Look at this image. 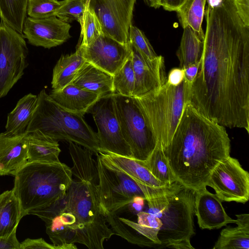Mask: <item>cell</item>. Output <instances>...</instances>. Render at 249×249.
I'll return each mask as SVG.
<instances>
[{
  "label": "cell",
  "mask_w": 249,
  "mask_h": 249,
  "mask_svg": "<svg viewBox=\"0 0 249 249\" xmlns=\"http://www.w3.org/2000/svg\"><path fill=\"white\" fill-rule=\"evenodd\" d=\"M85 61L77 50L74 53L61 55L53 69L51 82L53 89H60L72 83Z\"/></svg>",
  "instance_id": "cell-29"
},
{
  "label": "cell",
  "mask_w": 249,
  "mask_h": 249,
  "mask_svg": "<svg viewBox=\"0 0 249 249\" xmlns=\"http://www.w3.org/2000/svg\"><path fill=\"white\" fill-rule=\"evenodd\" d=\"M191 84L184 79L174 86L166 82L160 88L135 96L148 124L164 149L170 142L189 101Z\"/></svg>",
  "instance_id": "cell-7"
},
{
  "label": "cell",
  "mask_w": 249,
  "mask_h": 249,
  "mask_svg": "<svg viewBox=\"0 0 249 249\" xmlns=\"http://www.w3.org/2000/svg\"><path fill=\"white\" fill-rule=\"evenodd\" d=\"M71 25L55 16L36 18L27 17L22 35L35 46L50 49L60 45L71 37Z\"/></svg>",
  "instance_id": "cell-17"
},
{
  "label": "cell",
  "mask_w": 249,
  "mask_h": 249,
  "mask_svg": "<svg viewBox=\"0 0 249 249\" xmlns=\"http://www.w3.org/2000/svg\"><path fill=\"white\" fill-rule=\"evenodd\" d=\"M97 184L72 178L64 196L49 208L50 219L69 244L79 243L89 249H103L114 232L107 224Z\"/></svg>",
  "instance_id": "cell-3"
},
{
  "label": "cell",
  "mask_w": 249,
  "mask_h": 249,
  "mask_svg": "<svg viewBox=\"0 0 249 249\" xmlns=\"http://www.w3.org/2000/svg\"><path fill=\"white\" fill-rule=\"evenodd\" d=\"M129 43L148 59L152 60L158 56L142 31L133 25L129 31Z\"/></svg>",
  "instance_id": "cell-37"
},
{
  "label": "cell",
  "mask_w": 249,
  "mask_h": 249,
  "mask_svg": "<svg viewBox=\"0 0 249 249\" xmlns=\"http://www.w3.org/2000/svg\"><path fill=\"white\" fill-rule=\"evenodd\" d=\"M184 79V69L181 68H173L168 73L167 82L172 86L179 85Z\"/></svg>",
  "instance_id": "cell-39"
},
{
  "label": "cell",
  "mask_w": 249,
  "mask_h": 249,
  "mask_svg": "<svg viewBox=\"0 0 249 249\" xmlns=\"http://www.w3.org/2000/svg\"><path fill=\"white\" fill-rule=\"evenodd\" d=\"M140 161L156 179L164 184L171 185L177 182L169 167L160 142H158L149 157L145 161Z\"/></svg>",
  "instance_id": "cell-30"
},
{
  "label": "cell",
  "mask_w": 249,
  "mask_h": 249,
  "mask_svg": "<svg viewBox=\"0 0 249 249\" xmlns=\"http://www.w3.org/2000/svg\"><path fill=\"white\" fill-rule=\"evenodd\" d=\"M1 17L0 13V22L1 21Z\"/></svg>",
  "instance_id": "cell-46"
},
{
  "label": "cell",
  "mask_w": 249,
  "mask_h": 249,
  "mask_svg": "<svg viewBox=\"0 0 249 249\" xmlns=\"http://www.w3.org/2000/svg\"><path fill=\"white\" fill-rule=\"evenodd\" d=\"M28 49L22 34L0 22V98L21 79L28 66Z\"/></svg>",
  "instance_id": "cell-9"
},
{
  "label": "cell",
  "mask_w": 249,
  "mask_h": 249,
  "mask_svg": "<svg viewBox=\"0 0 249 249\" xmlns=\"http://www.w3.org/2000/svg\"><path fill=\"white\" fill-rule=\"evenodd\" d=\"M195 191L181 185L166 194L146 200L145 210L161 222L158 233L160 248L194 249L190 239L195 234Z\"/></svg>",
  "instance_id": "cell-5"
},
{
  "label": "cell",
  "mask_w": 249,
  "mask_h": 249,
  "mask_svg": "<svg viewBox=\"0 0 249 249\" xmlns=\"http://www.w3.org/2000/svg\"><path fill=\"white\" fill-rule=\"evenodd\" d=\"M56 249L53 245L46 242L42 238L38 239L27 238L20 243L19 249Z\"/></svg>",
  "instance_id": "cell-38"
},
{
  "label": "cell",
  "mask_w": 249,
  "mask_h": 249,
  "mask_svg": "<svg viewBox=\"0 0 249 249\" xmlns=\"http://www.w3.org/2000/svg\"><path fill=\"white\" fill-rule=\"evenodd\" d=\"M27 133L36 132L58 141L72 142L97 155L100 146L97 133L88 125L84 115L69 111L55 102L42 89Z\"/></svg>",
  "instance_id": "cell-6"
},
{
  "label": "cell",
  "mask_w": 249,
  "mask_h": 249,
  "mask_svg": "<svg viewBox=\"0 0 249 249\" xmlns=\"http://www.w3.org/2000/svg\"><path fill=\"white\" fill-rule=\"evenodd\" d=\"M113 85L115 92L124 96H132L135 76L132 62V52L123 66L113 75Z\"/></svg>",
  "instance_id": "cell-33"
},
{
  "label": "cell",
  "mask_w": 249,
  "mask_h": 249,
  "mask_svg": "<svg viewBox=\"0 0 249 249\" xmlns=\"http://www.w3.org/2000/svg\"><path fill=\"white\" fill-rule=\"evenodd\" d=\"M96 156L98 173L97 188L105 215L116 212L130 202L136 196L146 199L143 191L133 179L108 166L98 155Z\"/></svg>",
  "instance_id": "cell-10"
},
{
  "label": "cell",
  "mask_w": 249,
  "mask_h": 249,
  "mask_svg": "<svg viewBox=\"0 0 249 249\" xmlns=\"http://www.w3.org/2000/svg\"><path fill=\"white\" fill-rule=\"evenodd\" d=\"M23 217L19 201L13 188L0 195V237H7L17 231Z\"/></svg>",
  "instance_id": "cell-27"
},
{
  "label": "cell",
  "mask_w": 249,
  "mask_h": 249,
  "mask_svg": "<svg viewBox=\"0 0 249 249\" xmlns=\"http://www.w3.org/2000/svg\"><path fill=\"white\" fill-rule=\"evenodd\" d=\"M195 213L197 223L202 229H219L235 219L226 213L222 201L216 195L210 192L206 187L195 191Z\"/></svg>",
  "instance_id": "cell-19"
},
{
  "label": "cell",
  "mask_w": 249,
  "mask_h": 249,
  "mask_svg": "<svg viewBox=\"0 0 249 249\" xmlns=\"http://www.w3.org/2000/svg\"><path fill=\"white\" fill-rule=\"evenodd\" d=\"M130 45L135 76L132 96H140L160 88L166 82L164 60L161 55L152 60L148 59Z\"/></svg>",
  "instance_id": "cell-18"
},
{
  "label": "cell",
  "mask_w": 249,
  "mask_h": 249,
  "mask_svg": "<svg viewBox=\"0 0 249 249\" xmlns=\"http://www.w3.org/2000/svg\"><path fill=\"white\" fill-rule=\"evenodd\" d=\"M186 0H159V7L162 6L169 11H177Z\"/></svg>",
  "instance_id": "cell-41"
},
{
  "label": "cell",
  "mask_w": 249,
  "mask_h": 249,
  "mask_svg": "<svg viewBox=\"0 0 249 249\" xmlns=\"http://www.w3.org/2000/svg\"><path fill=\"white\" fill-rule=\"evenodd\" d=\"M62 3L63 0H27V16L36 18L55 16Z\"/></svg>",
  "instance_id": "cell-35"
},
{
  "label": "cell",
  "mask_w": 249,
  "mask_h": 249,
  "mask_svg": "<svg viewBox=\"0 0 249 249\" xmlns=\"http://www.w3.org/2000/svg\"><path fill=\"white\" fill-rule=\"evenodd\" d=\"M183 28V33L176 55L180 68L184 69L200 61L204 51V33H198L189 26Z\"/></svg>",
  "instance_id": "cell-26"
},
{
  "label": "cell",
  "mask_w": 249,
  "mask_h": 249,
  "mask_svg": "<svg viewBox=\"0 0 249 249\" xmlns=\"http://www.w3.org/2000/svg\"><path fill=\"white\" fill-rule=\"evenodd\" d=\"M60 152L58 141L40 133H28V162H59Z\"/></svg>",
  "instance_id": "cell-25"
},
{
  "label": "cell",
  "mask_w": 249,
  "mask_h": 249,
  "mask_svg": "<svg viewBox=\"0 0 249 249\" xmlns=\"http://www.w3.org/2000/svg\"><path fill=\"white\" fill-rule=\"evenodd\" d=\"M85 60L113 75L131 54L130 43L123 44L104 34L87 46L77 49Z\"/></svg>",
  "instance_id": "cell-16"
},
{
  "label": "cell",
  "mask_w": 249,
  "mask_h": 249,
  "mask_svg": "<svg viewBox=\"0 0 249 249\" xmlns=\"http://www.w3.org/2000/svg\"><path fill=\"white\" fill-rule=\"evenodd\" d=\"M204 47L189 101L225 127L249 133V13L236 0L208 4Z\"/></svg>",
  "instance_id": "cell-1"
},
{
  "label": "cell",
  "mask_w": 249,
  "mask_h": 249,
  "mask_svg": "<svg viewBox=\"0 0 249 249\" xmlns=\"http://www.w3.org/2000/svg\"><path fill=\"white\" fill-rule=\"evenodd\" d=\"M79 23L81 25V43L79 46H87L104 34L98 18L88 6L86 7Z\"/></svg>",
  "instance_id": "cell-34"
},
{
  "label": "cell",
  "mask_w": 249,
  "mask_h": 249,
  "mask_svg": "<svg viewBox=\"0 0 249 249\" xmlns=\"http://www.w3.org/2000/svg\"><path fill=\"white\" fill-rule=\"evenodd\" d=\"M97 155L104 163L133 179L143 191L146 200L171 192L180 186L178 182L171 185L164 184L156 179L140 161L131 158L102 151Z\"/></svg>",
  "instance_id": "cell-15"
},
{
  "label": "cell",
  "mask_w": 249,
  "mask_h": 249,
  "mask_svg": "<svg viewBox=\"0 0 249 249\" xmlns=\"http://www.w3.org/2000/svg\"><path fill=\"white\" fill-rule=\"evenodd\" d=\"M58 105L72 112L84 115L102 96L71 83L49 94Z\"/></svg>",
  "instance_id": "cell-21"
},
{
  "label": "cell",
  "mask_w": 249,
  "mask_h": 249,
  "mask_svg": "<svg viewBox=\"0 0 249 249\" xmlns=\"http://www.w3.org/2000/svg\"><path fill=\"white\" fill-rule=\"evenodd\" d=\"M163 150L177 181L196 191L206 187L213 170L230 156L231 141L224 126L187 101L173 138Z\"/></svg>",
  "instance_id": "cell-2"
},
{
  "label": "cell",
  "mask_w": 249,
  "mask_h": 249,
  "mask_svg": "<svg viewBox=\"0 0 249 249\" xmlns=\"http://www.w3.org/2000/svg\"><path fill=\"white\" fill-rule=\"evenodd\" d=\"M116 114L123 135L128 144L132 158L146 160L154 150L158 140L150 128L135 96L113 93Z\"/></svg>",
  "instance_id": "cell-8"
},
{
  "label": "cell",
  "mask_w": 249,
  "mask_h": 249,
  "mask_svg": "<svg viewBox=\"0 0 249 249\" xmlns=\"http://www.w3.org/2000/svg\"><path fill=\"white\" fill-rule=\"evenodd\" d=\"M14 177L23 217L63 197L72 181L71 168L60 161L28 162Z\"/></svg>",
  "instance_id": "cell-4"
},
{
  "label": "cell",
  "mask_w": 249,
  "mask_h": 249,
  "mask_svg": "<svg viewBox=\"0 0 249 249\" xmlns=\"http://www.w3.org/2000/svg\"><path fill=\"white\" fill-rule=\"evenodd\" d=\"M222 201L245 204L249 198V174L230 156L213 170L206 183Z\"/></svg>",
  "instance_id": "cell-12"
},
{
  "label": "cell",
  "mask_w": 249,
  "mask_h": 249,
  "mask_svg": "<svg viewBox=\"0 0 249 249\" xmlns=\"http://www.w3.org/2000/svg\"><path fill=\"white\" fill-rule=\"evenodd\" d=\"M37 103V95L30 93L18 102L14 109L7 115L6 132L14 134L26 132Z\"/></svg>",
  "instance_id": "cell-28"
},
{
  "label": "cell",
  "mask_w": 249,
  "mask_h": 249,
  "mask_svg": "<svg viewBox=\"0 0 249 249\" xmlns=\"http://www.w3.org/2000/svg\"><path fill=\"white\" fill-rule=\"evenodd\" d=\"M207 0H186L176 11L182 26H189L198 33H204L201 25Z\"/></svg>",
  "instance_id": "cell-31"
},
{
  "label": "cell",
  "mask_w": 249,
  "mask_h": 249,
  "mask_svg": "<svg viewBox=\"0 0 249 249\" xmlns=\"http://www.w3.org/2000/svg\"><path fill=\"white\" fill-rule=\"evenodd\" d=\"M17 231L7 237H0V249H19L20 242L18 241Z\"/></svg>",
  "instance_id": "cell-40"
},
{
  "label": "cell",
  "mask_w": 249,
  "mask_h": 249,
  "mask_svg": "<svg viewBox=\"0 0 249 249\" xmlns=\"http://www.w3.org/2000/svg\"><path fill=\"white\" fill-rule=\"evenodd\" d=\"M88 112L92 115L97 127L100 151L132 158L117 116L113 93L101 96Z\"/></svg>",
  "instance_id": "cell-11"
},
{
  "label": "cell",
  "mask_w": 249,
  "mask_h": 249,
  "mask_svg": "<svg viewBox=\"0 0 249 249\" xmlns=\"http://www.w3.org/2000/svg\"><path fill=\"white\" fill-rule=\"evenodd\" d=\"M145 2L149 6L157 8L159 7L158 2L159 0H144Z\"/></svg>",
  "instance_id": "cell-43"
},
{
  "label": "cell",
  "mask_w": 249,
  "mask_h": 249,
  "mask_svg": "<svg viewBox=\"0 0 249 249\" xmlns=\"http://www.w3.org/2000/svg\"><path fill=\"white\" fill-rule=\"evenodd\" d=\"M27 0H0L1 19L21 34L27 17Z\"/></svg>",
  "instance_id": "cell-32"
},
{
  "label": "cell",
  "mask_w": 249,
  "mask_h": 249,
  "mask_svg": "<svg viewBox=\"0 0 249 249\" xmlns=\"http://www.w3.org/2000/svg\"><path fill=\"white\" fill-rule=\"evenodd\" d=\"M28 133H0V176H14L28 162Z\"/></svg>",
  "instance_id": "cell-20"
},
{
  "label": "cell",
  "mask_w": 249,
  "mask_h": 249,
  "mask_svg": "<svg viewBox=\"0 0 249 249\" xmlns=\"http://www.w3.org/2000/svg\"><path fill=\"white\" fill-rule=\"evenodd\" d=\"M234 227L227 226L223 229L213 249H249V214H236Z\"/></svg>",
  "instance_id": "cell-24"
},
{
  "label": "cell",
  "mask_w": 249,
  "mask_h": 249,
  "mask_svg": "<svg viewBox=\"0 0 249 249\" xmlns=\"http://www.w3.org/2000/svg\"><path fill=\"white\" fill-rule=\"evenodd\" d=\"M105 215L114 234L139 246L160 247L161 243L158 238V233L161 222L157 216L148 212L145 208L135 215V220L114 213H107Z\"/></svg>",
  "instance_id": "cell-13"
},
{
  "label": "cell",
  "mask_w": 249,
  "mask_h": 249,
  "mask_svg": "<svg viewBox=\"0 0 249 249\" xmlns=\"http://www.w3.org/2000/svg\"><path fill=\"white\" fill-rule=\"evenodd\" d=\"M89 0H86V6H88V3H89Z\"/></svg>",
  "instance_id": "cell-45"
},
{
  "label": "cell",
  "mask_w": 249,
  "mask_h": 249,
  "mask_svg": "<svg viewBox=\"0 0 249 249\" xmlns=\"http://www.w3.org/2000/svg\"><path fill=\"white\" fill-rule=\"evenodd\" d=\"M221 0H209L208 4L213 5L217 4Z\"/></svg>",
  "instance_id": "cell-44"
},
{
  "label": "cell",
  "mask_w": 249,
  "mask_h": 249,
  "mask_svg": "<svg viewBox=\"0 0 249 249\" xmlns=\"http://www.w3.org/2000/svg\"><path fill=\"white\" fill-rule=\"evenodd\" d=\"M136 1L89 0L87 6L96 15L104 35L120 43L128 44Z\"/></svg>",
  "instance_id": "cell-14"
},
{
  "label": "cell",
  "mask_w": 249,
  "mask_h": 249,
  "mask_svg": "<svg viewBox=\"0 0 249 249\" xmlns=\"http://www.w3.org/2000/svg\"><path fill=\"white\" fill-rule=\"evenodd\" d=\"M86 3V0H63L55 16L69 23L74 20L79 23L84 15Z\"/></svg>",
  "instance_id": "cell-36"
},
{
  "label": "cell",
  "mask_w": 249,
  "mask_h": 249,
  "mask_svg": "<svg viewBox=\"0 0 249 249\" xmlns=\"http://www.w3.org/2000/svg\"><path fill=\"white\" fill-rule=\"evenodd\" d=\"M69 150L73 163L71 169L72 178L98 183L97 160L89 149L72 142H69Z\"/></svg>",
  "instance_id": "cell-23"
},
{
  "label": "cell",
  "mask_w": 249,
  "mask_h": 249,
  "mask_svg": "<svg viewBox=\"0 0 249 249\" xmlns=\"http://www.w3.org/2000/svg\"><path fill=\"white\" fill-rule=\"evenodd\" d=\"M199 64L200 61L196 64L191 65L184 69V79L191 85L196 76Z\"/></svg>",
  "instance_id": "cell-42"
},
{
  "label": "cell",
  "mask_w": 249,
  "mask_h": 249,
  "mask_svg": "<svg viewBox=\"0 0 249 249\" xmlns=\"http://www.w3.org/2000/svg\"><path fill=\"white\" fill-rule=\"evenodd\" d=\"M72 84L102 96L115 92L113 75L86 61L77 72Z\"/></svg>",
  "instance_id": "cell-22"
}]
</instances>
